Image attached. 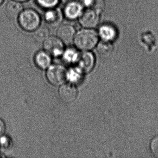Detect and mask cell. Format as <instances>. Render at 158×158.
<instances>
[{
	"label": "cell",
	"instance_id": "1",
	"mask_svg": "<svg viewBox=\"0 0 158 158\" xmlns=\"http://www.w3.org/2000/svg\"><path fill=\"white\" fill-rule=\"evenodd\" d=\"M98 34L91 28H83L77 30L73 45L80 51H90L98 43Z\"/></svg>",
	"mask_w": 158,
	"mask_h": 158
},
{
	"label": "cell",
	"instance_id": "2",
	"mask_svg": "<svg viewBox=\"0 0 158 158\" xmlns=\"http://www.w3.org/2000/svg\"><path fill=\"white\" fill-rule=\"evenodd\" d=\"M16 20L22 30L31 34L42 25V16L33 8H24Z\"/></svg>",
	"mask_w": 158,
	"mask_h": 158
},
{
	"label": "cell",
	"instance_id": "3",
	"mask_svg": "<svg viewBox=\"0 0 158 158\" xmlns=\"http://www.w3.org/2000/svg\"><path fill=\"white\" fill-rule=\"evenodd\" d=\"M43 50L51 57L62 56L66 45L57 35H50L42 43Z\"/></svg>",
	"mask_w": 158,
	"mask_h": 158
},
{
	"label": "cell",
	"instance_id": "4",
	"mask_svg": "<svg viewBox=\"0 0 158 158\" xmlns=\"http://www.w3.org/2000/svg\"><path fill=\"white\" fill-rule=\"evenodd\" d=\"M99 11L92 8H85L77 21L81 27L93 29L99 22Z\"/></svg>",
	"mask_w": 158,
	"mask_h": 158
},
{
	"label": "cell",
	"instance_id": "5",
	"mask_svg": "<svg viewBox=\"0 0 158 158\" xmlns=\"http://www.w3.org/2000/svg\"><path fill=\"white\" fill-rule=\"evenodd\" d=\"M47 77L50 83L54 85H62L68 77V72L63 66L53 65L49 67Z\"/></svg>",
	"mask_w": 158,
	"mask_h": 158
},
{
	"label": "cell",
	"instance_id": "6",
	"mask_svg": "<svg viewBox=\"0 0 158 158\" xmlns=\"http://www.w3.org/2000/svg\"><path fill=\"white\" fill-rule=\"evenodd\" d=\"M85 8L79 2L74 0L63 5L62 9L64 19L69 21H77Z\"/></svg>",
	"mask_w": 158,
	"mask_h": 158
},
{
	"label": "cell",
	"instance_id": "7",
	"mask_svg": "<svg viewBox=\"0 0 158 158\" xmlns=\"http://www.w3.org/2000/svg\"><path fill=\"white\" fill-rule=\"evenodd\" d=\"M64 19L62 9L59 7L45 10L42 17L46 25L51 27H58Z\"/></svg>",
	"mask_w": 158,
	"mask_h": 158
},
{
	"label": "cell",
	"instance_id": "8",
	"mask_svg": "<svg viewBox=\"0 0 158 158\" xmlns=\"http://www.w3.org/2000/svg\"><path fill=\"white\" fill-rule=\"evenodd\" d=\"M76 31L75 27L73 25L68 23L61 24L58 27L56 35L66 46H69L73 44Z\"/></svg>",
	"mask_w": 158,
	"mask_h": 158
},
{
	"label": "cell",
	"instance_id": "9",
	"mask_svg": "<svg viewBox=\"0 0 158 158\" xmlns=\"http://www.w3.org/2000/svg\"><path fill=\"white\" fill-rule=\"evenodd\" d=\"M77 63L78 68L83 73H89L92 70L95 65V56L90 51H81Z\"/></svg>",
	"mask_w": 158,
	"mask_h": 158
},
{
	"label": "cell",
	"instance_id": "10",
	"mask_svg": "<svg viewBox=\"0 0 158 158\" xmlns=\"http://www.w3.org/2000/svg\"><path fill=\"white\" fill-rule=\"evenodd\" d=\"M59 96L64 102L69 103L75 100L77 96V91L72 84L63 85L59 89Z\"/></svg>",
	"mask_w": 158,
	"mask_h": 158
},
{
	"label": "cell",
	"instance_id": "11",
	"mask_svg": "<svg viewBox=\"0 0 158 158\" xmlns=\"http://www.w3.org/2000/svg\"><path fill=\"white\" fill-rule=\"evenodd\" d=\"M24 9L23 3L18 2L10 0L5 6V12L7 16L10 19H17L21 12Z\"/></svg>",
	"mask_w": 158,
	"mask_h": 158
},
{
	"label": "cell",
	"instance_id": "12",
	"mask_svg": "<svg viewBox=\"0 0 158 158\" xmlns=\"http://www.w3.org/2000/svg\"><path fill=\"white\" fill-rule=\"evenodd\" d=\"M99 37L103 41H113L117 36L116 29L110 24H104L101 26L98 32Z\"/></svg>",
	"mask_w": 158,
	"mask_h": 158
},
{
	"label": "cell",
	"instance_id": "13",
	"mask_svg": "<svg viewBox=\"0 0 158 158\" xmlns=\"http://www.w3.org/2000/svg\"><path fill=\"white\" fill-rule=\"evenodd\" d=\"M35 62L36 65L41 69L48 68L51 63V56L45 50L39 51L35 54Z\"/></svg>",
	"mask_w": 158,
	"mask_h": 158
},
{
	"label": "cell",
	"instance_id": "14",
	"mask_svg": "<svg viewBox=\"0 0 158 158\" xmlns=\"http://www.w3.org/2000/svg\"><path fill=\"white\" fill-rule=\"evenodd\" d=\"M80 53V51L74 46L69 45L68 47H65L62 56L66 62L74 63L77 62Z\"/></svg>",
	"mask_w": 158,
	"mask_h": 158
},
{
	"label": "cell",
	"instance_id": "15",
	"mask_svg": "<svg viewBox=\"0 0 158 158\" xmlns=\"http://www.w3.org/2000/svg\"><path fill=\"white\" fill-rule=\"evenodd\" d=\"M50 29L48 26L41 25L31 34L32 38L36 42L42 43L50 35Z\"/></svg>",
	"mask_w": 158,
	"mask_h": 158
},
{
	"label": "cell",
	"instance_id": "16",
	"mask_svg": "<svg viewBox=\"0 0 158 158\" xmlns=\"http://www.w3.org/2000/svg\"><path fill=\"white\" fill-rule=\"evenodd\" d=\"M113 46L110 42L103 41L98 43L97 45V51L102 57H106L109 56L113 51Z\"/></svg>",
	"mask_w": 158,
	"mask_h": 158
},
{
	"label": "cell",
	"instance_id": "17",
	"mask_svg": "<svg viewBox=\"0 0 158 158\" xmlns=\"http://www.w3.org/2000/svg\"><path fill=\"white\" fill-rule=\"evenodd\" d=\"M37 5L43 10L59 7L60 0H35Z\"/></svg>",
	"mask_w": 158,
	"mask_h": 158
},
{
	"label": "cell",
	"instance_id": "18",
	"mask_svg": "<svg viewBox=\"0 0 158 158\" xmlns=\"http://www.w3.org/2000/svg\"><path fill=\"white\" fill-rule=\"evenodd\" d=\"M77 69H73L68 73L67 79H69L72 83H77L82 78L83 72L79 68Z\"/></svg>",
	"mask_w": 158,
	"mask_h": 158
},
{
	"label": "cell",
	"instance_id": "19",
	"mask_svg": "<svg viewBox=\"0 0 158 158\" xmlns=\"http://www.w3.org/2000/svg\"><path fill=\"white\" fill-rule=\"evenodd\" d=\"M150 150L152 155L158 158V136L155 137L150 143Z\"/></svg>",
	"mask_w": 158,
	"mask_h": 158
},
{
	"label": "cell",
	"instance_id": "20",
	"mask_svg": "<svg viewBox=\"0 0 158 158\" xmlns=\"http://www.w3.org/2000/svg\"><path fill=\"white\" fill-rule=\"evenodd\" d=\"M6 131V125L2 120L0 118V137L3 135Z\"/></svg>",
	"mask_w": 158,
	"mask_h": 158
},
{
	"label": "cell",
	"instance_id": "21",
	"mask_svg": "<svg viewBox=\"0 0 158 158\" xmlns=\"http://www.w3.org/2000/svg\"><path fill=\"white\" fill-rule=\"evenodd\" d=\"M73 1H74V0H60V4L64 5L68 2Z\"/></svg>",
	"mask_w": 158,
	"mask_h": 158
},
{
	"label": "cell",
	"instance_id": "22",
	"mask_svg": "<svg viewBox=\"0 0 158 158\" xmlns=\"http://www.w3.org/2000/svg\"><path fill=\"white\" fill-rule=\"evenodd\" d=\"M14 1H15L21 2V3H25V2H27L29 1L30 0H14Z\"/></svg>",
	"mask_w": 158,
	"mask_h": 158
},
{
	"label": "cell",
	"instance_id": "23",
	"mask_svg": "<svg viewBox=\"0 0 158 158\" xmlns=\"http://www.w3.org/2000/svg\"><path fill=\"white\" fill-rule=\"evenodd\" d=\"M4 1H5V0H0V5H1V4H2V3H3Z\"/></svg>",
	"mask_w": 158,
	"mask_h": 158
}]
</instances>
